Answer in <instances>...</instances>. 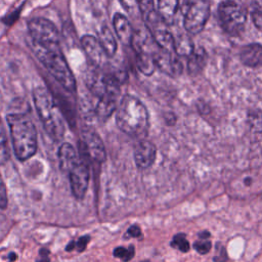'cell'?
I'll return each mask as SVG.
<instances>
[{
	"label": "cell",
	"mask_w": 262,
	"mask_h": 262,
	"mask_svg": "<svg viewBox=\"0 0 262 262\" xmlns=\"http://www.w3.org/2000/svg\"><path fill=\"white\" fill-rule=\"evenodd\" d=\"M27 44L37 59L62 88L69 92H76V79L60 50L59 44H40L30 37L27 38Z\"/></svg>",
	"instance_id": "cell-1"
},
{
	"label": "cell",
	"mask_w": 262,
	"mask_h": 262,
	"mask_svg": "<svg viewBox=\"0 0 262 262\" xmlns=\"http://www.w3.org/2000/svg\"><path fill=\"white\" fill-rule=\"evenodd\" d=\"M116 124L128 136L141 138L149 128V117L145 105L135 96L126 94L117 106Z\"/></svg>",
	"instance_id": "cell-2"
},
{
	"label": "cell",
	"mask_w": 262,
	"mask_h": 262,
	"mask_svg": "<svg viewBox=\"0 0 262 262\" xmlns=\"http://www.w3.org/2000/svg\"><path fill=\"white\" fill-rule=\"evenodd\" d=\"M14 156L19 161L32 158L38 147L37 130L32 120L26 114L13 113L6 116Z\"/></svg>",
	"instance_id": "cell-3"
},
{
	"label": "cell",
	"mask_w": 262,
	"mask_h": 262,
	"mask_svg": "<svg viewBox=\"0 0 262 262\" xmlns=\"http://www.w3.org/2000/svg\"><path fill=\"white\" fill-rule=\"evenodd\" d=\"M33 101L48 136L55 141H60L66 132L63 116L50 91L43 86L36 87L33 90Z\"/></svg>",
	"instance_id": "cell-4"
},
{
	"label": "cell",
	"mask_w": 262,
	"mask_h": 262,
	"mask_svg": "<svg viewBox=\"0 0 262 262\" xmlns=\"http://www.w3.org/2000/svg\"><path fill=\"white\" fill-rule=\"evenodd\" d=\"M57 156L60 169L69 175L74 196L82 200L89 182V170L85 158L77 154L75 147L68 142L60 144Z\"/></svg>",
	"instance_id": "cell-5"
},
{
	"label": "cell",
	"mask_w": 262,
	"mask_h": 262,
	"mask_svg": "<svg viewBox=\"0 0 262 262\" xmlns=\"http://www.w3.org/2000/svg\"><path fill=\"white\" fill-rule=\"evenodd\" d=\"M218 20L221 28L230 36L236 37L245 30L247 12L245 8L233 0H224L217 8Z\"/></svg>",
	"instance_id": "cell-6"
},
{
	"label": "cell",
	"mask_w": 262,
	"mask_h": 262,
	"mask_svg": "<svg viewBox=\"0 0 262 262\" xmlns=\"http://www.w3.org/2000/svg\"><path fill=\"white\" fill-rule=\"evenodd\" d=\"M209 16V0H187L183 15L184 29L190 34H199L205 28Z\"/></svg>",
	"instance_id": "cell-7"
},
{
	"label": "cell",
	"mask_w": 262,
	"mask_h": 262,
	"mask_svg": "<svg viewBox=\"0 0 262 262\" xmlns=\"http://www.w3.org/2000/svg\"><path fill=\"white\" fill-rule=\"evenodd\" d=\"M29 37L40 44H59V33L52 21L44 17H35L28 23Z\"/></svg>",
	"instance_id": "cell-8"
},
{
	"label": "cell",
	"mask_w": 262,
	"mask_h": 262,
	"mask_svg": "<svg viewBox=\"0 0 262 262\" xmlns=\"http://www.w3.org/2000/svg\"><path fill=\"white\" fill-rule=\"evenodd\" d=\"M82 157H87L98 163H102L105 161L106 151L103 141L94 129L85 127L82 131Z\"/></svg>",
	"instance_id": "cell-9"
},
{
	"label": "cell",
	"mask_w": 262,
	"mask_h": 262,
	"mask_svg": "<svg viewBox=\"0 0 262 262\" xmlns=\"http://www.w3.org/2000/svg\"><path fill=\"white\" fill-rule=\"evenodd\" d=\"M155 62L161 72L171 77L179 76L182 73V63L173 51L158 47L155 52Z\"/></svg>",
	"instance_id": "cell-10"
},
{
	"label": "cell",
	"mask_w": 262,
	"mask_h": 262,
	"mask_svg": "<svg viewBox=\"0 0 262 262\" xmlns=\"http://www.w3.org/2000/svg\"><path fill=\"white\" fill-rule=\"evenodd\" d=\"M81 44L92 66L96 68L103 66L107 55L97 38L91 35H85L81 39Z\"/></svg>",
	"instance_id": "cell-11"
},
{
	"label": "cell",
	"mask_w": 262,
	"mask_h": 262,
	"mask_svg": "<svg viewBox=\"0 0 262 262\" xmlns=\"http://www.w3.org/2000/svg\"><path fill=\"white\" fill-rule=\"evenodd\" d=\"M157 147L156 145L146 139L138 141L134 148V161L139 169L149 168L156 160Z\"/></svg>",
	"instance_id": "cell-12"
},
{
	"label": "cell",
	"mask_w": 262,
	"mask_h": 262,
	"mask_svg": "<svg viewBox=\"0 0 262 262\" xmlns=\"http://www.w3.org/2000/svg\"><path fill=\"white\" fill-rule=\"evenodd\" d=\"M113 27L121 43L131 46L134 38V31L128 18L122 13H116L113 17Z\"/></svg>",
	"instance_id": "cell-13"
},
{
	"label": "cell",
	"mask_w": 262,
	"mask_h": 262,
	"mask_svg": "<svg viewBox=\"0 0 262 262\" xmlns=\"http://www.w3.org/2000/svg\"><path fill=\"white\" fill-rule=\"evenodd\" d=\"M243 64L249 68H258L262 66V45L259 43H251L244 46L239 53Z\"/></svg>",
	"instance_id": "cell-14"
},
{
	"label": "cell",
	"mask_w": 262,
	"mask_h": 262,
	"mask_svg": "<svg viewBox=\"0 0 262 262\" xmlns=\"http://www.w3.org/2000/svg\"><path fill=\"white\" fill-rule=\"evenodd\" d=\"M97 36L107 57H113L117 51V41L111 29L107 26H102L98 31Z\"/></svg>",
	"instance_id": "cell-15"
},
{
	"label": "cell",
	"mask_w": 262,
	"mask_h": 262,
	"mask_svg": "<svg viewBox=\"0 0 262 262\" xmlns=\"http://www.w3.org/2000/svg\"><path fill=\"white\" fill-rule=\"evenodd\" d=\"M207 53L203 48L194 49L193 52L188 56L187 60V72L190 75H196L206 66Z\"/></svg>",
	"instance_id": "cell-16"
},
{
	"label": "cell",
	"mask_w": 262,
	"mask_h": 262,
	"mask_svg": "<svg viewBox=\"0 0 262 262\" xmlns=\"http://www.w3.org/2000/svg\"><path fill=\"white\" fill-rule=\"evenodd\" d=\"M179 0H158V12L167 25H171L177 12Z\"/></svg>",
	"instance_id": "cell-17"
},
{
	"label": "cell",
	"mask_w": 262,
	"mask_h": 262,
	"mask_svg": "<svg viewBox=\"0 0 262 262\" xmlns=\"http://www.w3.org/2000/svg\"><path fill=\"white\" fill-rule=\"evenodd\" d=\"M174 50L178 56L188 57L194 50L193 43L186 34H180L174 37Z\"/></svg>",
	"instance_id": "cell-18"
},
{
	"label": "cell",
	"mask_w": 262,
	"mask_h": 262,
	"mask_svg": "<svg viewBox=\"0 0 262 262\" xmlns=\"http://www.w3.org/2000/svg\"><path fill=\"white\" fill-rule=\"evenodd\" d=\"M248 123L252 130L262 133V112L260 110H252L248 112Z\"/></svg>",
	"instance_id": "cell-19"
},
{
	"label": "cell",
	"mask_w": 262,
	"mask_h": 262,
	"mask_svg": "<svg viewBox=\"0 0 262 262\" xmlns=\"http://www.w3.org/2000/svg\"><path fill=\"white\" fill-rule=\"evenodd\" d=\"M8 159H9V150L7 145V138L2 126L1 119H0V165H4L8 161Z\"/></svg>",
	"instance_id": "cell-20"
},
{
	"label": "cell",
	"mask_w": 262,
	"mask_h": 262,
	"mask_svg": "<svg viewBox=\"0 0 262 262\" xmlns=\"http://www.w3.org/2000/svg\"><path fill=\"white\" fill-rule=\"evenodd\" d=\"M171 246L173 248H177L179 251L186 253L189 251V243L186 239V235L185 233H177L173 236L172 241H171Z\"/></svg>",
	"instance_id": "cell-21"
},
{
	"label": "cell",
	"mask_w": 262,
	"mask_h": 262,
	"mask_svg": "<svg viewBox=\"0 0 262 262\" xmlns=\"http://www.w3.org/2000/svg\"><path fill=\"white\" fill-rule=\"evenodd\" d=\"M114 256L117 258H120L121 260H123L124 262H128L130 261L134 255H135V250L134 247L131 245L128 248H124V247H118L114 250Z\"/></svg>",
	"instance_id": "cell-22"
},
{
	"label": "cell",
	"mask_w": 262,
	"mask_h": 262,
	"mask_svg": "<svg viewBox=\"0 0 262 262\" xmlns=\"http://www.w3.org/2000/svg\"><path fill=\"white\" fill-rule=\"evenodd\" d=\"M137 7L142 16L156 10L154 0H137Z\"/></svg>",
	"instance_id": "cell-23"
},
{
	"label": "cell",
	"mask_w": 262,
	"mask_h": 262,
	"mask_svg": "<svg viewBox=\"0 0 262 262\" xmlns=\"http://www.w3.org/2000/svg\"><path fill=\"white\" fill-rule=\"evenodd\" d=\"M193 249L201 255H205L210 252L212 249V243L208 239L203 241H196L193 243Z\"/></svg>",
	"instance_id": "cell-24"
},
{
	"label": "cell",
	"mask_w": 262,
	"mask_h": 262,
	"mask_svg": "<svg viewBox=\"0 0 262 262\" xmlns=\"http://www.w3.org/2000/svg\"><path fill=\"white\" fill-rule=\"evenodd\" d=\"M7 205H8V199H7L6 186L2 179V176L0 174V209H2V210L6 209Z\"/></svg>",
	"instance_id": "cell-25"
},
{
	"label": "cell",
	"mask_w": 262,
	"mask_h": 262,
	"mask_svg": "<svg viewBox=\"0 0 262 262\" xmlns=\"http://www.w3.org/2000/svg\"><path fill=\"white\" fill-rule=\"evenodd\" d=\"M89 241H90V236H89V235H83V236L79 237V238H78V241H77V242H75V245H76V249H77V251H79V252H83V251L86 249V247H87V245H88Z\"/></svg>",
	"instance_id": "cell-26"
},
{
	"label": "cell",
	"mask_w": 262,
	"mask_h": 262,
	"mask_svg": "<svg viewBox=\"0 0 262 262\" xmlns=\"http://www.w3.org/2000/svg\"><path fill=\"white\" fill-rule=\"evenodd\" d=\"M227 253L225 248L221 245L220 248L217 249V254L214 256L213 261L214 262H226L227 261Z\"/></svg>",
	"instance_id": "cell-27"
},
{
	"label": "cell",
	"mask_w": 262,
	"mask_h": 262,
	"mask_svg": "<svg viewBox=\"0 0 262 262\" xmlns=\"http://www.w3.org/2000/svg\"><path fill=\"white\" fill-rule=\"evenodd\" d=\"M126 235L128 237H139L141 235V229L138 225L136 224H133L131 225L128 229H127V232H126Z\"/></svg>",
	"instance_id": "cell-28"
},
{
	"label": "cell",
	"mask_w": 262,
	"mask_h": 262,
	"mask_svg": "<svg viewBox=\"0 0 262 262\" xmlns=\"http://www.w3.org/2000/svg\"><path fill=\"white\" fill-rule=\"evenodd\" d=\"M120 3L128 12H131L135 7H137V0H120Z\"/></svg>",
	"instance_id": "cell-29"
},
{
	"label": "cell",
	"mask_w": 262,
	"mask_h": 262,
	"mask_svg": "<svg viewBox=\"0 0 262 262\" xmlns=\"http://www.w3.org/2000/svg\"><path fill=\"white\" fill-rule=\"evenodd\" d=\"M36 262H50L49 259V251L47 249L42 248L39 251V258L36 260Z\"/></svg>",
	"instance_id": "cell-30"
},
{
	"label": "cell",
	"mask_w": 262,
	"mask_h": 262,
	"mask_svg": "<svg viewBox=\"0 0 262 262\" xmlns=\"http://www.w3.org/2000/svg\"><path fill=\"white\" fill-rule=\"evenodd\" d=\"M252 17H253V20H254L255 25H256L258 28L262 29V11L257 10V11L253 12V13H252Z\"/></svg>",
	"instance_id": "cell-31"
},
{
	"label": "cell",
	"mask_w": 262,
	"mask_h": 262,
	"mask_svg": "<svg viewBox=\"0 0 262 262\" xmlns=\"http://www.w3.org/2000/svg\"><path fill=\"white\" fill-rule=\"evenodd\" d=\"M165 120L168 125H174L176 122V117L173 113H168L165 115Z\"/></svg>",
	"instance_id": "cell-32"
},
{
	"label": "cell",
	"mask_w": 262,
	"mask_h": 262,
	"mask_svg": "<svg viewBox=\"0 0 262 262\" xmlns=\"http://www.w3.org/2000/svg\"><path fill=\"white\" fill-rule=\"evenodd\" d=\"M198 236L201 238V239H208L210 236H211V233L208 231V230H202L198 233Z\"/></svg>",
	"instance_id": "cell-33"
},
{
	"label": "cell",
	"mask_w": 262,
	"mask_h": 262,
	"mask_svg": "<svg viewBox=\"0 0 262 262\" xmlns=\"http://www.w3.org/2000/svg\"><path fill=\"white\" fill-rule=\"evenodd\" d=\"M75 248H76L75 241H72V242H70L69 245L66 247V251H73Z\"/></svg>",
	"instance_id": "cell-34"
},
{
	"label": "cell",
	"mask_w": 262,
	"mask_h": 262,
	"mask_svg": "<svg viewBox=\"0 0 262 262\" xmlns=\"http://www.w3.org/2000/svg\"><path fill=\"white\" fill-rule=\"evenodd\" d=\"M244 183H245V185L250 186V185H252V183H253V179H252L251 177H247V178L244 180Z\"/></svg>",
	"instance_id": "cell-35"
},
{
	"label": "cell",
	"mask_w": 262,
	"mask_h": 262,
	"mask_svg": "<svg viewBox=\"0 0 262 262\" xmlns=\"http://www.w3.org/2000/svg\"><path fill=\"white\" fill-rule=\"evenodd\" d=\"M16 254L15 253H10L9 254V256H8V258H9V261L11 262V261H14V260H16Z\"/></svg>",
	"instance_id": "cell-36"
},
{
	"label": "cell",
	"mask_w": 262,
	"mask_h": 262,
	"mask_svg": "<svg viewBox=\"0 0 262 262\" xmlns=\"http://www.w3.org/2000/svg\"><path fill=\"white\" fill-rule=\"evenodd\" d=\"M142 262H149V261H147V260H145V261H142Z\"/></svg>",
	"instance_id": "cell-37"
}]
</instances>
